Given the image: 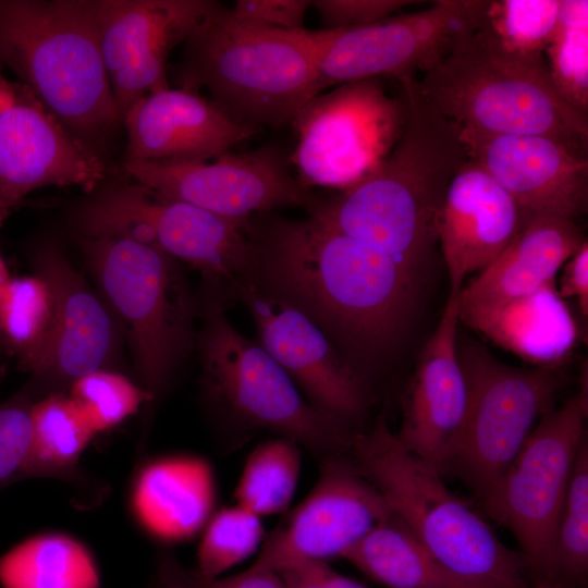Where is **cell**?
<instances>
[{"label": "cell", "instance_id": "6da1fadb", "mask_svg": "<svg viewBox=\"0 0 588 588\" xmlns=\"http://www.w3.org/2000/svg\"><path fill=\"white\" fill-rule=\"evenodd\" d=\"M252 222L257 256L248 283L344 350L376 353L397 340L415 305L416 272L311 215Z\"/></svg>", "mask_w": 588, "mask_h": 588}, {"label": "cell", "instance_id": "7a4b0ae2", "mask_svg": "<svg viewBox=\"0 0 588 588\" xmlns=\"http://www.w3.org/2000/svg\"><path fill=\"white\" fill-rule=\"evenodd\" d=\"M402 83L403 120L387 157L353 186L309 210L326 225L418 272L437 242L436 219L468 159L462 127Z\"/></svg>", "mask_w": 588, "mask_h": 588}, {"label": "cell", "instance_id": "3957f363", "mask_svg": "<svg viewBox=\"0 0 588 588\" xmlns=\"http://www.w3.org/2000/svg\"><path fill=\"white\" fill-rule=\"evenodd\" d=\"M330 33L257 25L215 1L184 42L181 88H205L238 123L282 126L314 97L318 61Z\"/></svg>", "mask_w": 588, "mask_h": 588}, {"label": "cell", "instance_id": "277c9868", "mask_svg": "<svg viewBox=\"0 0 588 588\" xmlns=\"http://www.w3.org/2000/svg\"><path fill=\"white\" fill-rule=\"evenodd\" d=\"M0 64L95 149L122 124L102 60L94 0H0Z\"/></svg>", "mask_w": 588, "mask_h": 588}, {"label": "cell", "instance_id": "5b68a950", "mask_svg": "<svg viewBox=\"0 0 588 588\" xmlns=\"http://www.w3.org/2000/svg\"><path fill=\"white\" fill-rule=\"evenodd\" d=\"M348 448L355 469L446 568L486 588H527L523 555L450 491L434 465L408 451L384 417Z\"/></svg>", "mask_w": 588, "mask_h": 588}, {"label": "cell", "instance_id": "8992f818", "mask_svg": "<svg viewBox=\"0 0 588 588\" xmlns=\"http://www.w3.org/2000/svg\"><path fill=\"white\" fill-rule=\"evenodd\" d=\"M415 86L462 128L544 136L588 158V118L559 96L547 68L502 53L477 30L417 77Z\"/></svg>", "mask_w": 588, "mask_h": 588}, {"label": "cell", "instance_id": "52a82bcc", "mask_svg": "<svg viewBox=\"0 0 588 588\" xmlns=\"http://www.w3.org/2000/svg\"><path fill=\"white\" fill-rule=\"evenodd\" d=\"M98 293L126 335L148 408L193 342L194 302L177 261L125 236H77Z\"/></svg>", "mask_w": 588, "mask_h": 588}, {"label": "cell", "instance_id": "ba28073f", "mask_svg": "<svg viewBox=\"0 0 588 588\" xmlns=\"http://www.w3.org/2000/svg\"><path fill=\"white\" fill-rule=\"evenodd\" d=\"M207 293L198 334L207 397L244 425L289 438L323 460L338 456L351 441L344 426L317 409L258 342L234 328L223 291Z\"/></svg>", "mask_w": 588, "mask_h": 588}, {"label": "cell", "instance_id": "9c48e42d", "mask_svg": "<svg viewBox=\"0 0 588 588\" xmlns=\"http://www.w3.org/2000/svg\"><path fill=\"white\" fill-rule=\"evenodd\" d=\"M73 222L82 236H125L154 246L225 293L248 281L256 262L252 218H229L166 199L138 183L98 191L75 209Z\"/></svg>", "mask_w": 588, "mask_h": 588}, {"label": "cell", "instance_id": "30bf717a", "mask_svg": "<svg viewBox=\"0 0 588 588\" xmlns=\"http://www.w3.org/2000/svg\"><path fill=\"white\" fill-rule=\"evenodd\" d=\"M588 414L587 373L579 392L546 412L503 474L478 498L485 513L516 538L526 567L559 573L556 529Z\"/></svg>", "mask_w": 588, "mask_h": 588}, {"label": "cell", "instance_id": "8fae6325", "mask_svg": "<svg viewBox=\"0 0 588 588\" xmlns=\"http://www.w3.org/2000/svg\"><path fill=\"white\" fill-rule=\"evenodd\" d=\"M467 401L442 474L457 475L479 498L523 448L538 417L551 409L559 388L552 369L502 363L483 346L457 348Z\"/></svg>", "mask_w": 588, "mask_h": 588}, {"label": "cell", "instance_id": "7c38bea8", "mask_svg": "<svg viewBox=\"0 0 588 588\" xmlns=\"http://www.w3.org/2000/svg\"><path fill=\"white\" fill-rule=\"evenodd\" d=\"M403 120V102L378 78L335 86L306 101L291 123L297 144L289 158L299 183L346 189L387 157Z\"/></svg>", "mask_w": 588, "mask_h": 588}, {"label": "cell", "instance_id": "4fadbf2b", "mask_svg": "<svg viewBox=\"0 0 588 588\" xmlns=\"http://www.w3.org/2000/svg\"><path fill=\"white\" fill-rule=\"evenodd\" d=\"M488 0H437L429 8L373 24L331 29L318 61L314 96L346 83L417 78L473 35Z\"/></svg>", "mask_w": 588, "mask_h": 588}, {"label": "cell", "instance_id": "5bb4252c", "mask_svg": "<svg viewBox=\"0 0 588 588\" xmlns=\"http://www.w3.org/2000/svg\"><path fill=\"white\" fill-rule=\"evenodd\" d=\"M125 171L158 196L229 218L248 219L279 208L317 204L274 146L228 152L213 161L124 162Z\"/></svg>", "mask_w": 588, "mask_h": 588}, {"label": "cell", "instance_id": "9a60e30c", "mask_svg": "<svg viewBox=\"0 0 588 588\" xmlns=\"http://www.w3.org/2000/svg\"><path fill=\"white\" fill-rule=\"evenodd\" d=\"M99 152L73 135L0 64V210L5 218L32 192L78 186L93 193L106 177Z\"/></svg>", "mask_w": 588, "mask_h": 588}, {"label": "cell", "instance_id": "2e32d148", "mask_svg": "<svg viewBox=\"0 0 588 588\" xmlns=\"http://www.w3.org/2000/svg\"><path fill=\"white\" fill-rule=\"evenodd\" d=\"M304 500L264 540L253 567L275 573L343 554L392 510L380 491L351 462L323 460Z\"/></svg>", "mask_w": 588, "mask_h": 588}, {"label": "cell", "instance_id": "e0dca14e", "mask_svg": "<svg viewBox=\"0 0 588 588\" xmlns=\"http://www.w3.org/2000/svg\"><path fill=\"white\" fill-rule=\"evenodd\" d=\"M210 0H94L98 40L122 122L144 97L169 88L167 63L208 14Z\"/></svg>", "mask_w": 588, "mask_h": 588}, {"label": "cell", "instance_id": "ac0fdd59", "mask_svg": "<svg viewBox=\"0 0 588 588\" xmlns=\"http://www.w3.org/2000/svg\"><path fill=\"white\" fill-rule=\"evenodd\" d=\"M32 264L34 273L48 282L54 298V326L48 353L24 387L37 401L66 392L85 375L113 369L122 332L98 291L56 241L39 242L32 250Z\"/></svg>", "mask_w": 588, "mask_h": 588}, {"label": "cell", "instance_id": "d6986e66", "mask_svg": "<svg viewBox=\"0 0 588 588\" xmlns=\"http://www.w3.org/2000/svg\"><path fill=\"white\" fill-rule=\"evenodd\" d=\"M233 294L248 309L258 343L317 409L343 426L363 413L362 379L315 322L248 282L237 284Z\"/></svg>", "mask_w": 588, "mask_h": 588}, {"label": "cell", "instance_id": "ffe728a7", "mask_svg": "<svg viewBox=\"0 0 588 588\" xmlns=\"http://www.w3.org/2000/svg\"><path fill=\"white\" fill-rule=\"evenodd\" d=\"M467 157L518 205L523 215L575 221L588 211V158L537 135L462 128Z\"/></svg>", "mask_w": 588, "mask_h": 588}, {"label": "cell", "instance_id": "44dd1931", "mask_svg": "<svg viewBox=\"0 0 588 588\" xmlns=\"http://www.w3.org/2000/svg\"><path fill=\"white\" fill-rule=\"evenodd\" d=\"M525 216L511 195L467 159L451 181L436 219L450 295L464 278L489 267L512 242Z\"/></svg>", "mask_w": 588, "mask_h": 588}, {"label": "cell", "instance_id": "7402d4cb", "mask_svg": "<svg viewBox=\"0 0 588 588\" xmlns=\"http://www.w3.org/2000/svg\"><path fill=\"white\" fill-rule=\"evenodd\" d=\"M122 124L127 133L124 162L209 161L257 131L198 93L170 87L140 99Z\"/></svg>", "mask_w": 588, "mask_h": 588}, {"label": "cell", "instance_id": "603a6c76", "mask_svg": "<svg viewBox=\"0 0 588 588\" xmlns=\"http://www.w3.org/2000/svg\"><path fill=\"white\" fill-rule=\"evenodd\" d=\"M458 294L450 295L403 401L397 439L441 473L462 425L467 390L457 356Z\"/></svg>", "mask_w": 588, "mask_h": 588}, {"label": "cell", "instance_id": "cb8c5ba5", "mask_svg": "<svg viewBox=\"0 0 588 588\" xmlns=\"http://www.w3.org/2000/svg\"><path fill=\"white\" fill-rule=\"evenodd\" d=\"M585 242L575 221L525 216L500 256L461 289L458 315L498 306L555 281L559 270Z\"/></svg>", "mask_w": 588, "mask_h": 588}, {"label": "cell", "instance_id": "d4e9b609", "mask_svg": "<svg viewBox=\"0 0 588 588\" xmlns=\"http://www.w3.org/2000/svg\"><path fill=\"white\" fill-rule=\"evenodd\" d=\"M458 320L532 367L554 370L578 339L577 323L555 281L494 307L458 315Z\"/></svg>", "mask_w": 588, "mask_h": 588}, {"label": "cell", "instance_id": "484cf974", "mask_svg": "<svg viewBox=\"0 0 588 588\" xmlns=\"http://www.w3.org/2000/svg\"><path fill=\"white\" fill-rule=\"evenodd\" d=\"M342 558L387 588H486L446 568L393 511Z\"/></svg>", "mask_w": 588, "mask_h": 588}, {"label": "cell", "instance_id": "4316f807", "mask_svg": "<svg viewBox=\"0 0 588 588\" xmlns=\"http://www.w3.org/2000/svg\"><path fill=\"white\" fill-rule=\"evenodd\" d=\"M139 482L140 509L156 534L174 541L205 523L215 498L213 480L203 462L171 457L151 464Z\"/></svg>", "mask_w": 588, "mask_h": 588}, {"label": "cell", "instance_id": "83f0119b", "mask_svg": "<svg viewBox=\"0 0 588 588\" xmlns=\"http://www.w3.org/2000/svg\"><path fill=\"white\" fill-rule=\"evenodd\" d=\"M54 326V298L37 273L10 277L0 292V345L33 375L48 353Z\"/></svg>", "mask_w": 588, "mask_h": 588}, {"label": "cell", "instance_id": "f1b7e54d", "mask_svg": "<svg viewBox=\"0 0 588 588\" xmlns=\"http://www.w3.org/2000/svg\"><path fill=\"white\" fill-rule=\"evenodd\" d=\"M3 588H98L93 559L77 542L60 536L24 541L0 558Z\"/></svg>", "mask_w": 588, "mask_h": 588}, {"label": "cell", "instance_id": "f546056e", "mask_svg": "<svg viewBox=\"0 0 588 588\" xmlns=\"http://www.w3.org/2000/svg\"><path fill=\"white\" fill-rule=\"evenodd\" d=\"M32 477L75 478L78 460L96 436L66 392L32 406Z\"/></svg>", "mask_w": 588, "mask_h": 588}, {"label": "cell", "instance_id": "4dcf8cb0", "mask_svg": "<svg viewBox=\"0 0 588 588\" xmlns=\"http://www.w3.org/2000/svg\"><path fill=\"white\" fill-rule=\"evenodd\" d=\"M561 9L562 0H488L477 32L502 53L546 66Z\"/></svg>", "mask_w": 588, "mask_h": 588}, {"label": "cell", "instance_id": "1f68e13d", "mask_svg": "<svg viewBox=\"0 0 588 588\" xmlns=\"http://www.w3.org/2000/svg\"><path fill=\"white\" fill-rule=\"evenodd\" d=\"M301 467L302 453L295 441L278 437L258 444L236 485V504L259 517L284 512L295 493Z\"/></svg>", "mask_w": 588, "mask_h": 588}, {"label": "cell", "instance_id": "d6a6232c", "mask_svg": "<svg viewBox=\"0 0 588 588\" xmlns=\"http://www.w3.org/2000/svg\"><path fill=\"white\" fill-rule=\"evenodd\" d=\"M544 62L559 96L588 118L587 0H562L560 20L546 48Z\"/></svg>", "mask_w": 588, "mask_h": 588}, {"label": "cell", "instance_id": "836d02e7", "mask_svg": "<svg viewBox=\"0 0 588 588\" xmlns=\"http://www.w3.org/2000/svg\"><path fill=\"white\" fill-rule=\"evenodd\" d=\"M265 538L261 517L236 503L223 507L206 523L193 572L205 579L220 577L259 550Z\"/></svg>", "mask_w": 588, "mask_h": 588}, {"label": "cell", "instance_id": "e575fe53", "mask_svg": "<svg viewBox=\"0 0 588 588\" xmlns=\"http://www.w3.org/2000/svg\"><path fill=\"white\" fill-rule=\"evenodd\" d=\"M66 393L96 434L149 404V396L140 384L114 369L85 375L73 382Z\"/></svg>", "mask_w": 588, "mask_h": 588}, {"label": "cell", "instance_id": "d590c367", "mask_svg": "<svg viewBox=\"0 0 588 588\" xmlns=\"http://www.w3.org/2000/svg\"><path fill=\"white\" fill-rule=\"evenodd\" d=\"M559 573L583 579L588 571V442L581 441L556 529Z\"/></svg>", "mask_w": 588, "mask_h": 588}, {"label": "cell", "instance_id": "8d00e7d4", "mask_svg": "<svg viewBox=\"0 0 588 588\" xmlns=\"http://www.w3.org/2000/svg\"><path fill=\"white\" fill-rule=\"evenodd\" d=\"M34 402L23 388L0 403V489L29 478Z\"/></svg>", "mask_w": 588, "mask_h": 588}, {"label": "cell", "instance_id": "74e56055", "mask_svg": "<svg viewBox=\"0 0 588 588\" xmlns=\"http://www.w3.org/2000/svg\"><path fill=\"white\" fill-rule=\"evenodd\" d=\"M417 3L408 0H314L327 29H347L367 26L399 13Z\"/></svg>", "mask_w": 588, "mask_h": 588}, {"label": "cell", "instance_id": "f35d334b", "mask_svg": "<svg viewBox=\"0 0 588 588\" xmlns=\"http://www.w3.org/2000/svg\"><path fill=\"white\" fill-rule=\"evenodd\" d=\"M310 0H237L230 8L240 20L261 26L301 30Z\"/></svg>", "mask_w": 588, "mask_h": 588}, {"label": "cell", "instance_id": "ab89813d", "mask_svg": "<svg viewBox=\"0 0 588 588\" xmlns=\"http://www.w3.org/2000/svg\"><path fill=\"white\" fill-rule=\"evenodd\" d=\"M563 272L559 279L558 293L561 298L575 297L583 317L588 315V242L572 255L562 266ZM556 284V285H558Z\"/></svg>", "mask_w": 588, "mask_h": 588}, {"label": "cell", "instance_id": "60d3db41", "mask_svg": "<svg viewBox=\"0 0 588 588\" xmlns=\"http://www.w3.org/2000/svg\"><path fill=\"white\" fill-rule=\"evenodd\" d=\"M197 588H287L281 576L272 571L250 566L233 576L205 579L189 572Z\"/></svg>", "mask_w": 588, "mask_h": 588}, {"label": "cell", "instance_id": "b9f144b4", "mask_svg": "<svg viewBox=\"0 0 588 588\" xmlns=\"http://www.w3.org/2000/svg\"><path fill=\"white\" fill-rule=\"evenodd\" d=\"M152 588H197L191 573L185 571L176 558L163 552L157 561V572Z\"/></svg>", "mask_w": 588, "mask_h": 588}, {"label": "cell", "instance_id": "7bdbcfd3", "mask_svg": "<svg viewBox=\"0 0 588 588\" xmlns=\"http://www.w3.org/2000/svg\"><path fill=\"white\" fill-rule=\"evenodd\" d=\"M323 562H307L278 573L287 588H327L322 577Z\"/></svg>", "mask_w": 588, "mask_h": 588}, {"label": "cell", "instance_id": "ee69618b", "mask_svg": "<svg viewBox=\"0 0 588 588\" xmlns=\"http://www.w3.org/2000/svg\"><path fill=\"white\" fill-rule=\"evenodd\" d=\"M322 577L327 588H367L360 583L335 572L328 562L322 564Z\"/></svg>", "mask_w": 588, "mask_h": 588}, {"label": "cell", "instance_id": "f6af8a7d", "mask_svg": "<svg viewBox=\"0 0 588 588\" xmlns=\"http://www.w3.org/2000/svg\"><path fill=\"white\" fill-rule=\"evenodd\" d=\"M10 274L5 265V261L0 253V292L10 279Z\"/></svg>", "mask_w": 588, "mask_h": 588}, {"label": "cell", "instance_id": "bcb514c9", "mask_svg": "<svg viewBox=\"0 0 588 588\" xmlns=\"http://www.w3.org/2000/svg\"><path fill=\"white\" fill-rule=\"evenodd\" d=\"M3 221H4V218H3L2 213H1V210H0V224H2Z\"/></svg>", "mask_w": 588, "mask_h": 588}, {"label": "cell", "instance_id": "7dc6e473", "mask_svg": "<svg viewBox=\"0 0 588 588\" xmlns=\"http://www.w3.org/2000/svg\"><path fill=\"white\" fill-rule=\"evenodd\" d=\"M544 588H558V587L551 586V585H544Z\"/></svg>", "mask_w": 588, "mask_h": 588}, {"label": "cell", "instance_id": "c3c4849f", "mask_svg": "<svg viewBox=\"0 0 588 588\" xmlns=\"http://www.w3.org/2000/svg\"><path fill=\"white\" fill-rule=\"evenodd\" d=\"M538 588H544V585L539 586Z\"/></svg>", "mask_w": 588, "mask_h": 588}]
</instances>
